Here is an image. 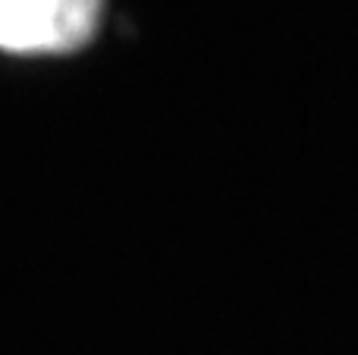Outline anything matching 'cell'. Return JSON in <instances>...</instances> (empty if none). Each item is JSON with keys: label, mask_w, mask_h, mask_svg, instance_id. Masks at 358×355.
Returning a JSON list of instances; mask_svg holds the SVG:
<instances>
[{"label": "cell", "mask_w": 358, "mask_h": 355, "mask_svg": "<svg viewBox=\"0 0 358 355\" xmlns=\"http://www.w3.org/2000/svg\"><path fill=\"white\" fill-rule=\"evenodd\" d=\"M98 16L101 0H0V50L66 54L92 38Z\"/></svg>", "instance_id": "obj_1"}]
</instances>
